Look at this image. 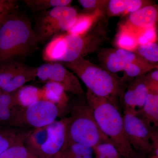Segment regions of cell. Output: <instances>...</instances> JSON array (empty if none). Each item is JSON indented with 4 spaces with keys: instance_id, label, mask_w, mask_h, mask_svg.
<instances>
[{
    "instance_id": "6da1fadb",
    "label": "cell",
    "mask_w": 158,
    "mask_h": 158,
    "mask_svg": "<svg viewBox=\"0 0 158 158\" xmlns=\"http://www.w3.org/2000/svg\"><path fill=\"white\" fill-rule=\"evenodd\" d=\"M101 16L88 31L81 34H66L54 36L45 51L50 61L70 62L100 49L109 39L107 22Z\"/></svg>"
},
{
    "instance_id": "7402d4cb",
    "label": "cell",
    "mask_w": 158,
    "mask_h": 158,
    "mask_svg": "<svg viewBox=\"0 0 158 158\" xmlns=\"http://www.w3.org/2000/svg\"><path fill=\"white\" fill-rule=\"evenodd\" d=\"M93 148L72 142H66L56 158H94Z\"/></svg>"
},
{
    "instance_id": "836d02e7",
    "label": "cell",
    "mask_w": 158,
    "mask_h": 158,
    "mask_svg": "<svg viewBox=\"0 0 158 158\" xmlns=\"http://www.w3.org/2000/svg\"><path fill=\"white\" fill-rule=\"evenodd\" d=\"M141 154L135 151V154L130 158H141Z\"/></svg>"
},
{
    "instance_id": "4fadbf2b",
    "label": "cell",
    "mask_w": 158,
    "mask_h": 158,
    "mask_svg": "<svg viewBox=\"0 0 158 158\" xmlns=\"http://www.w3.org/2000/svg\"><path fill=\"white\" fill-rule=\"evenodd\" d=\"M158 19L156 6L148 5L129 15L119 29L125 30L137 35L140 31L156 26Z\"/></svg>"
},
{
    "instance_id": "603a6c76",
    "label": "cell",
    "mask_w": 158,
    "mask_h": 158,
    "mask_svg": "<svg viewBox=\"0 0 158 158\" xmlns=\"http://www.w3.org/2000/svg\"><path fill=\"white\" fill-rule=\"evenodd\" d=\"M26 6L34 12H44L58 7L70 6L71 0H24Z\"/></svg>"
},
{
    "instance_id": "83f0119b",
    "label": "cell",
    "mask_w": 158,
    "mask_h": 158,
    "mask_svg": "<svg viewBox=\"0 0 158 158\" xmlns=\"http://www.w3.org/2000/svg\"><path fill=\"white\" fill-rule=\"evenodd\" d=\"M0 158H37L23 144H18L7 149Z\"/></svg>"
},
{
    "instance_id": "ba28073f",
    "label": "cell",
    "mask_w": 158,
    "mask_h": 158,
    "mask_svg": "<svg viewBox=\"0 0 158 158\" xmlns=\"http://www.w3.org/2000/svg\"><path fill=\"white\" fill-rule=\"evenodd\" d=\"M60 114L56 105L40 100L27 107H17L10 126L33 130L52 123Z\"/></svg>"
},
{
    "instance_id": "8d00e7d4",
    "label": "cell",
    "mask_w": 158,
    "mask_h": 158,
    "mask_svg": "<svg viewBox=\"0 0 158 158\" xmlns=\"http://www.w3.org/2000/svg\"><path fill=\"white\" fill-rule=\"evenodd\" d=\"M2 90H1V88H0V94H1V93H2Z\"/></svg>"
},
{
    "instance_id": "2e32d148",
    "label": "cell",
    "mask_w": 158,
    "mask_h": 158,
    "mask_svg": "<svg viewBox=\"0 0 158 158\" xmlns=\"http://www.w3.org/2000/svg\"><path fill=\"white\" fill-rule=\"evenodd\" d=\"M137 114L152 127H157L158 90H148L143 107Z\"/></svg>"
},
{
    "instance_id": "8fae6325",
    "label": "cell",
    "mask_w": 158,
    "mask_h": 158,
    "mask_svg": "<svg viewBox=\"0 0 158 158\" xmlns=\"http://www.w3.org/2000/svg\"><path fill=\"white\" fill-rule=\"evenodd\" d=\"M37 77L41 81L56 82L66 92L81 96L85 93L76 76L59 62H47L37 67Z\"/></svg>"
},
{
    "instance_id": "4316f807",
    "label": "cell",
    "mask_w": 158,
    "mask_h": 158,
    "mask_svg": "<svg viewBox=\"0 0 158 158\" xmlns=\"http://www.w3.org/2000/svg\"><path fill=\"white\" fill-rule=\"evenodd\" d=\"M94 158H123L116 148L111 143L104 142L93 148Z\"/></svg>"
},
{
    "instance_id": "3957f363",
    "label": "cell",
    "mask_w": 158,
    "mask_h": 158,
    "mask_svg": "<svg viewBox=\"0 0 158 158\" xmlns=\"http://www.w3.org/2000/svg\"><path fill=\"white\" fill-rule=\"evenodd\" d=\"M73 72L84 82L87 90L96 96L118 102L126 89L123 78L112 73L101 65L84 58L70 62H59Z\"/></svg>"
},
{
    "instance_id": "d4e9b609",
    "label": "cell",
    "mask_w": 158,
    "mask_h": 158,
    "mask_svg": "<svg viewBox=\"0 0 158 158\" xmlns=\"http://www.w3.org/2000/svg\"><path fill=\"white\" fill-rule=\"evenodd\" d=\"M116 48L134 52L138 45L137 35L134 33L119 29L115 41Z\"/></svg>"
},
{
    "instance_id": "5bb4252c",
    "label": "cell",
    "mask_w": 158,
    "mask_h": 158,
    "mask_svg": "<svg viewBox=\"0 0 158 158\" xmlns=\"http://www.w3.org/2000/svg\"><path fill=\"white\" fill-rule=\"evenodd\" d=\"M32 130L0 125V156L10 148L23 144Z\"/></svg>"
},
{
    "instance_id": "1f68e13d",
    "label": "cell",
    "mask_w": 158,
    "mask_h": 158,
    "mask_svg": "<svg viewBox=\"0 0 158 158\" xmlns=\"http://www.w3.org/2000/svg\"><path fill=\"white\" fill-rule=\"evenodd\" d=\"M16 4L17 1L15 0H0V9L13 11Z\"/></svg>"
},
{
    "instance_id": "44dd1931",
    "label": "cell",
    "mask_w": 158,
    "mask_h": 158,
    "mask_svg": "<svg viewBox=\"0 0 158 158\" xmlns=\"http://www.w3.org/2000/svg\"><path fill=\"white\" fill-rule=\"evenodd\" d=\"M17 107L13 93L3 92L0 94V125L10 126Z\"/></svg>"
},
{
    "instance_id": "7c38bea8",
    "label": "cell",
    "mask_w": 158,
    "mask_h": 158,
    "mask_svg": "<svg viewBox=\"0 0 158 158\" xmlns=\"http://www.w3.org/2000/svg\"><path fill=\"white\" fill-rule=\"evenodd\" d=\"M145 74L131 80L125 90L121 101L124 111L137 114L143 107L148 92Z\"/></svg>"
},
{
    "instance_id": "5b68a950",
    "label": "cell",
    "mask_w": 158,
    "mask_h": 158,
    "mask_svg": "<svg viewBox=\"0 0 158 158\" xmlns=\"http://www.w3.org/2000/svg\"><path fill=\"white\" fill-rule=\"evenodd\" d=\"M69 108L70 116L66 118V142L91 148L104 142L113 144L99 127L86 98Z\"/></svg>"
},
{
    "instance_id": "f1b7e54d",
    "label": "cell",
    "mask_w": 158,
    "mask_h": 158,
    "mask_svg": "<svg viewBox=\"0 0 158 158\" xmlns=\"http://www.w3.org/2000/svg\"><path fill=\"white\" fill-rule=\"evenodd\" d=\"M138 45H144L156 42L157 33L156 26L144 29L137 34Z\"/></svg>"
},
{
    "instance_id": "e575fe53",
    "label": "cell",
    "mask_w": 158,
    "mask_h": 158,
    "mask_svg": "<svg viewBox=\"0 0 158 158\" xmlns=\"http://www.w3.org/2000/svg\"><path fill=\"white\" fill-rule=\"evenodd\" d=\"M147 158H158V156L155 155L153 154H151L149 156H147Z\"/></svg>"
},
{
    "instance_id": "9c48e42d",
    "label": "cell",
    "mask_w": 158,
    "mask_h": 158,
    "mask_svg": "<svg viewBox=\"0 0 158 158\" xmlns=\"http://www.w3.org/2000/svg\"><path fill=\"white\" fill-rule=\"evenodd\" d=\"M123 123L130 144L137 152L149 156L152 152L151 137L153 127L137 114L124 111Z\"/></svg>"
},
{
    "instance_id": "ac0fdd59",
    "label": "cell",
    "mask_w": 158,
    "mask_h": 158,
    "mask_svg": "<svg viewBox=\"0 0 158 158\" xmlns=\"http://www.w3.org/2000/svg\"><path fill=\"white\" fill-rule=\"evenodd\" d=\"M13 96L16 107H27L42 100V90L32 85H24L13 92Z\"/></svg>"
},
{
    "instance_id": "277c9868",
    "label": "cell",
    "mask_w": 158,
    "mask_h": 158,
    "mask_svg": "<svg viewBox=\"0 0 158 158\" xmlns=\"http://www.w3.org/2000/svg\"><path fill=\"white\" fill-rule=\"evenodd\" d=\"M86 99L102 132L112 141L123 158L135 153L125 131L123 116L117 103L94 95L87 90Z\"/></svg>"
},
{
    "instance_id": "f546056e",
    "label": "cell",
    "mask_w": 158,
    "mask_h": 158,
    "mask_svg": "<svg viewBox=\"0 0 158 158\" xmlns=\"http://www.w3.org/2000/svg\"><path fill=\"white\" fill-rule=\"evenodd\" d=\"M78 2L84 9L92 12L99 9L105 10L108 2V1L105 0H79Z\"/></svg>"
},
{
    "instance_id": "484cf974",
    "label": "cell",
    "mask_w": 158,
    "mask_h": 158,
    "mask_svg": "<svg viewBox=\"0 0 158 158\" xmlns=\"http://www.w3.org/2000/svg\"><path fill=\"white\" fill-rule=\"evenodd\" d=\"M133 52L149 63L157 64L158 45L156 42L144 45H138Z\"/></svg>"
},
{
    "instance_id": "30bf717a",
    "label": "cell",
    "mask_w": 158,
    "mask_h": 158,
    "mask_svg": "<svg viewBox=\"0 0 158 158\" xmlns=\"http://www.w3.org/2000/svg\"><path fill=\"white\" fill-rule=\"evenodd\" d=\"M37 67L26 65L14 60L0 64V88L13 93L37 77Z\"/></svg>"
},
{
    "instance_id": "d590c367",
    "label": "cell",
    "mask_w": 158,
    "mask_h": 158,
    "mask_svg": "<svg viewBox=\"0 0 158 158\" xmlns=\"http://www.w3.org/2000/svg\"><path fill=\"white\" fill-rule=\"evenodd\" d=\"M147 156L144 155H143L141 154V158H147Z\"/></svg>"
},
{
    "instance_id": "7a4b0ae2",
    "label": "cell",
    "mask_w": 158,
    "mask_h": 158,
    "mask_svg": "<svg viewBox=\"0 0 158 158\" xmlns=\"http://www.w3.org/2000/svg\"><path fill=\"white\" fill-rule=\"evenodd\" d=\"M39 43L28 19L13 11L0 26V64L29 55Z\"/></svg>"
},
{
    "instance_id": "9a60e30c",
    "label": "cell",
    "mask_w": 158,
    "mask_h": 158,
    "mask_svg": "<svg viewBox=\"0 0 158 158\" xmlns=\"http://www.w3.org/2000/svg\"><path fill=\"white\" fill-rule=\"evenodd\" d=\"M42 100L50 102L56 105L61 111L68 109L69 99L66 91L62 85L56 82H46L41 88Z\"/></svg>"
},
{
    "instance_id": "4dcf8cb0",
    "label": "cell",
    "mask_w": 158,
    "mask_h": 158,
    "mask_svg": "<svg viewBox=\"0 0 158 158\" xmlns=\"http://www.w3.org/2000/svg\"><path fill=\"white\" fill-rule=\"evenodd\" d=\"M145 79L148 90H158V69L148 72L145 75Z\"/></svg>"
},
{
    "instance_id": "ffe728a7",
    "label": "cell",
    "mask_w": 158,
    "mask_h": 158,
    "mask_svg": "<svg viewBox=\"0 0 158 158\" xmlns=\"http://www.w3.org/2000/svg\"><path fill=\"white\" fill-rule=\"evenodd\" d=\"M104 14L105 10L99 9L89 13L78 14L75 22L66 33L72 34L85 33Z\"/></svg>"
},
{
    "instance_id": "cb8c5ba5",
    "label": "cell",
    "mask_w": 158,
    "mask_h": 158,
    "mask_svg": "<svg viewBox=\"0 0 158 158\" xmlns=\"http://www.w3.org/2000/svg\"><path fill=\"white\" fill-rule=\"evenodd\" d=\"M158 64H140L131 63L126 65L123 71L124 75L123 77L125 81H128L129 79L132 80L137 77L143 75L153 69H158Z\"/></svg>"
},
{
    "instance_id": "8992f818",
    "label": "cell",
    "mask_w": 158,
    "mask_h": 158,
    "mask_svg": "<svg viewBox=\"0 0 158 158\" xmlns=\"http://www.w3.org/2000/svg\"><path fill=\"white\" fill-rule=\"evenodd\" d=\"M66 123L64 118L32 130L24 144L37 158H56L66 144Z\"/></svg>"
},
{
    "instance_id": "d6a6232c",
    "label": "cell",
    "mask_w": 158,
    "mask_h": 158,
    "mask_svg": "<svg viewBox=\"0 0 158 158\" xmlns=\"http://www.w3.org/2000/svg\"><path fill=\"white\" fill-rule=\"evenodd\" d=\"M13 11L8 10H1L0 9V26L2 24L3 22L8 17L9 15L11 14Z\"/></svg>"
},
{
    "instance_id": "52a82bcc",
    "label": "cell",
    "mask_w": 158,
    "mask_h": 158,
    "mask_svg": "<svg viewBox=\"0 0 158 158\" xmlns=\"http://www.w3.org/2000/svg\"><path fill=\"white\" fill-rule=\"evenodd\" d=\"M76 9L70 6L58 7L41 12L36 21V30L39 42H43L52 36L67 32L75 22Z\"/></svg>"
},
{
    "instance_id": "d6986e66",
    "label": "cell",
    "mask_w": 158,
    "mask_h": 158,
    "mask_svg": "<svg viewBox=\"0 0 158 158\" xmlns=\"http://www.w3.org/2000/svg\"><path fill=\"white\" fill-rule=\"evenodd\" d=\"M98 59L101 65L113 73L123 71L127 65L116 52L115 48H104L98 51Z\"/></svg>"
},
{
    "instance_id": "e0dca14e",
    "label": "cell",
    "mask_w": 158,
    "mask_h": 158,
    "mask_svg": "<svg viewBox=\"0 0 158 158\" xmlns=\"http://www.w3.org/2000/svg\"><path fill=\"white\" fill-rule=\"evenodd\" d=\"M149 1L142 0H110L106 8L110 16L125 15L150 5Z\"/></svg>"
}]
</instances>
